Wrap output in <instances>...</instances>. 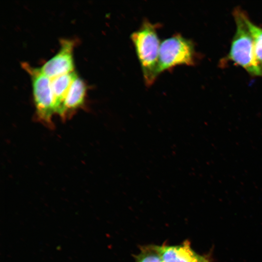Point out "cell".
I'll use <instances>...</instances> for the list:
<instances>
[{
    "label": "cell",
    "instance_id": "1",
    "mask_svg": "<svg viewBox=\"0 0 262 262\" xmlns=\"http://www.w3.org/2000/svg\"><path fill=\"white\" fill-rule=\"evenodd\" d=\"M159 25L145 20L140 27L131 35L147 86L159 76L157 72L161 42L157 33Z\"/></svg>",
    "mask_w": 262,
    "mask_h": 262
},
{
    "label": "cell",
    "instance_id": "2",
    "mask_svg": "<svg viewBox=\"0 0 262 262\" xmlns=\"http://www.w3.org/2000/svg\"><path fill=\"white\" fill-rule=\"evenodd\" d=\"M233 14L236 31L225 60L232 61L252 76H262V69L254 54L252 36L245 20L246 14L238 8L233 11Z\"/></svg>",
    "mask_w": 262,
    "mask_h": 262
},
{
    "label": "cell",
    "instance_id": "3",
    "mask_svg": "<svg viewBox=\"0 0 262 262\" xmlns=\"http://www.w3.org/2000/svg\"><path fill=\"white\" fill-rule=\"evenodd\" d=\"M22 66L31 78L36 117L43 124L52 128V117L56 113V108L51 79L44 74L40 68L33 67L26 63H23Z\"/></svg>",
    "mask_w": 262,
    "mask_h": 262
},
{
    "label": "cell",
    "instance_id": "4",
    "mask_svg": "<svg viewBox=\"0 0 262 262\" xmlns=\"http://www.w3.org/2000/svg\"><path fill=\"white\" fill-rule=\"evenodd\" d=\"M195 61V47L191 40L180 34L173 35L161 43L158 74L176 66L194 65Z\"/></svg>",
    "mask_w": 262,
    "mask_h": 262
},
{
    "label": "cell",
    "instance_id": "5",
    "mask_svg": "<svg viewBox=\"0 0 262 262\" xmlns=\"http://www.w3.org/2000/svg\"><path fill=\"white\" fill-rule=\"evenodd\" d=\"M73 41L62 40L58 52L40 67L42 72L50 79L74 71Z\"/></svg>",
    "mask_w": 262,
    "mask_h": 262
},
{
    "label": "cell",
    "instance_id": "6",
    "mask_svg": "<svg viewBox=\"0 0 262 262\" xmlns=\"http://www.w3.org/2000/svg\"><path fill=\"white\" fill-rule=\"evenodd\" d=\"M85 93L84 82L77 76L73 81L57 113L63 120L69 118L76 110L84 104Z\"/></svg>",
    "mask_w": 262,
    "mask_h": 262
},
{
    "label": "cell",
    "instance_id": "7",
    "mask_svg": "<svg viewBox=\"0 0 262 262\" xmlns=\"http://www.w3.org/2000/svg\"><path fill=\"white\" fill-rule=\"evenodd\" d=\"M160 252L163 262H209L196 253L188 241L178 246L163 245Z\"/></svg>",
    "mask_w": 262,
    "mask_h": 262
},
{
    "label": "cell",
    "instance_id": "8",
    "mask_svg": "<svg viewBox=\"0 0 262 262\" xmlns=\"http://www.w3.org/2000/svg\"><path fill=\"white\" fill-rule=\"evenodd\" d=\"M77 76L74 71L51 79L56 113H58L74 80Z\"/></svg>",
    "mask_w": 262,
    "mask_h": 262
},
{
    "label": "cell",
    "instance_id": "9",
    "mask_svg": "<svg viewBox=\"0 0 262 262\" xmlns=\"http://www.w3.org/2000/svg\"><path fill=\"white\" fill-rule=\"evenodd\" d=\"M245 20L252 36L256 60L262 69V28L253 23L246 15Z\"/></svg>",
    "mask_w": 262,
    "mask_h": 262
},
{
    "label": "cell",
    "instance_id": "10",
    "mask_svg": "<svg viewBox=\"0 0 262 262\" xmlns=\"http://www.w3.org/2000/svg\"><path fill=\"white\" fill-rule=\"evenodd\" d=\"M135 262H163L160 246L148 245L142 247L135 257Z\"/></svg>",
    "mask_w": 262,
    "mask_h": 262
}]
</instances>
